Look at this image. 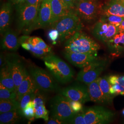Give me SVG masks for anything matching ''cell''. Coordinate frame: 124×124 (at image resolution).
<instances>
[{
    "label": "cell",
    "instance_id": "obj_1",
    "mask_svg": "<svg viewBox=\"0 0 124 124\" xmlns=\"http://www.w3.org/2000/svg\"><path fill=\"white\" fill-rule=\"evenodd\" d=\"M15 6L17 31L28 35L36 30L40 5H28L23 3Z\"/></svg>",
    "mask_w": 124,
    "mask_h": 124
},
{
    "label": "cell",
    "instance_id": "obj_2",
    "mask_svg": "<svg viewBox=\"0 0 124 124\" xmlns=\"http://www.w3.org/2000/svg\"><path fill=\"white\" fill-rule=\"evenodd\" d=\"M64 51L77 53L98 54L100 45L84 33L76 32L66 40L64 45Z\"/></svg>",
    "mask_w": 124,
    "mask_h": 124
},
{
    "label": "cell",
    "instance_id": "obj_3",
    "mask_svg": "<svg viewBox=\"0 0 124 124\" xmlns=\"http://www.w3.org/2000/svg\"><path fill=\"white\" fill-rule=\"evenodd\" d=\"M45 65L58 82L66 84L73 79L75 73L66 62L58 56L50 53L42 58Z\"/></svg>",
    "mask_w": 124,
    "mask_h": 124
},
{
    "label": "cell",
    "instance_id": "obj_4",
    "mask_svg": "<svg viewBox=\"0 0 124 124\" xmlns=\"http://www.w3.org/2000/svg\"><path fill=\"white\" fill-rule=\"evenodd\" d=\"M57 30L59 34V41L61 42L67 40L82 28L81 19L75 10L60 18L50 26Z\"/></svg>",
    "mask_w": 124,
    "mask_h": 124
},
{
    "label": "cell",
    "instance_id": "obj_5",
    "mask_svg": "<svg viewBox=\"0 0 124 124\" xmlns=\"http://www.w3.org/2000/svg\"><path fill=\"white\" fill-rule=\"evenodd\" d=\"M70 100L61 94L55 96L50 101L51 117L63 121L64 124H70L77 113L73 110Z\"/></svg>",
    "mask_w": 124,
    "mask_h": 124
},
{
    "label": "cell",
    "instance_id": "obj_6",
    "mask_svg": "<svg viewBox=\"0 0 124 124\" xmlns=\"http://www.w3.org/2000/svg\"><path fill=\"white\" fill-rule=\"evenodd\" d=\"M28 71L38 88L46 92L58 90V81L51 73L36 66H31L29 68Z\"/></svg>",
    "mask_w": 124,
    "mask_h": 124
},
{
    "label": "cell",
    "instance_id": "obj_7",
    "mask_svg": "<svg viewBox=\"0 0 124 124\" xmlns=\"http://www.w3.org/2000/svg\"><path fill=\"white\" fill-rule=\"evenodd\" d=\"M102 8L97 0H78L74 10L81 20L90 23L101 14Z\"/></svg>",
    "mask_w": 124,
    "mask_h": 124
},
{
    "label": "cell",
    "instance_id": "obj_8",
    "mask_svg": "<svg viewBox=\"0 0 124 124\" xmlns=\"http://www.w3.org/2000/svg\"><path fill=\"white\" fill-rule=\"evenodd\" d=\"M86 124H105L111 122L115 113L103 107L95 106L83 108Z\"/></svg>",
    "mask_w": 124,
    "mask_h": 124
},
{
    "label": "cell",
    "instance_id": "obj_9",
    "mask_svg": "<svg viewBox=\"0 0 124 124\" xmlns=\"http://www.w3.org/2000/svg\"><path fill=\"white\" fill-rule=\"evenodd\" d=\"M6 63L13 76L17 91L18 86L26 76L29 71L23 60L17 54L8 53L5 55Z\"/></svg>",
    "mask_w": 124,
    "mask_h": 124
},
{
    "label": "cell",
    "instance_id": "obj_10",
    "mask_svg": "<svg viewBox=\"0 0 124 124\" xmlns=\"http://www.w3.org/2000/svg\"><path fill=\"white\" fill-rule=\"evenodd\" d=\"M106 59L98 58L82 68L78 73L76 80L88 85L97 80L106 66Z\"/></svg>",
    "mask_w": 124,
    "mask_h": 124
},
{
    "label": "cell",
    "instance_id": "obj_11",
    "mask_svg": "<svg viewBox=\"0 0 124 124\" xmlns=\"http://www.w3.org/2000/svg\"><path fill=\"white\" fill-rule=\"evenodd\" d=\"M60 94L71 101H80L82 103L90 100L87 85L75 84L60 90Z\"/></svg>",
    "mask_w": 124,
    "mask_h": 124
},
{
    "label": "cell",
    "instance_id": "obj_12",
    "mask_svg": "<svg viewBox=\"0 0 124 124\" xmlns=\"http://www.w3.org/2000/svg\"><path fill=\"white\" fill-rule=\"evenodd\" d=\"M118 32L117 27L101 20L94 25L92 30L93 36L98 40L106 44Z\"/></svg>",
    "mask_w": 124,
    "mask_h": 124
},
{
    "label": "cell",
    "instance_id": "obj_13",
    "mask_svg": "<svg viewBox=\"0 0 124 124\" xmlns=\"http://www.w3.org/2000/svg\"><path fill=\"white\" fill-rule=\"evenodd\" d=\"M64 58L74 66L82 68L98 58V54L77 53L73 52L63 53Z\"/></svg>",
    "mask_w": 124,
    "mask_h": 124
},
{
    "label": "cell",
    "instance_id": "obj_14",
    "mask_svg": "<svg viewBox=\"0 0 124 124\" xmlns=\"http://www.w3.org/2000/svg\"><path fill=\"white\" fill-rule=\"evenodd\" d=\"M52 19V12L50 0H43L40 4L36 30L50 26Z\"/></svg>",
    "mask_w": 124,
    "mask_h": 124
},
{
    "label": "cell",
    "instance_id": "obj_15",
    "mask_svg": "<svg viewBox=\"0 0 124 124\" xmlns=\"http://www.w3.org/2000/svg\"><path fill=\"white\" fill-rule=\"evenodd\" d=\"M42 91L39 88L36 89V95L33 100L34 103L35 119H43L47 122L49 119V112L45 106L46 98L44 94L42 93Z\"/></svg>",
    "mask_w": 124,
    "mask_h": 124
},
{
    "label": "cell",
    "instance_id": "obj_16",
    "mask_svg": "<svg viewBox=\"0 0 124 124\" xmlns=\"http://www.w3.org/2000/svg\"><path fill=\"white\" fill-rule=\"evenodd\" d=\"M1 41V48L5 51H16L20 44L19 38L16 31L10 28L5 31Z\"/></svg>",
    "mask_w": 124,
    "mask_h": 124
},
{
    "label": "cell",
    "instance_id": "obj_17",
    "mask_svg": "<svg viewBox=\"0 0 124 124\" xmlns=\"http://www.w3.org/2000/svg\"><path fill=\"white\" fill-rule=\"evenodd\" d=\"M13 6L11 2L4 3L1 6L0 10V33L1 36L10 28L12 22Z\"/></svg>",
    "mask_w": 124,
    "mask_h": 124
},
{
    "label": "cell",
    "instance_id": "obj_18",
    "mask_svg": "<svg viewBox=\"0 0 124 124\" xmlns=\"http://www.w3.org/2000/svg\"><path fill=\"white\" fill-rule=\"evenodd\" d=\"M50 3L52 12V19L50 26L60 18L74 10L70 8L63 0H50Z\"/></svg>",
    "mask_w": 124,
    "mask_h": 124
},
{
    "label": "cell",
    "instance_id": "obj_19",
    "mask_svg": "<svg viewBox=\"0 0 124 124\" xmlns=\"http://www.w3.org/2000/svg\"><path fill=\"white\" fill-rule=\"evenodd\" d=\"M90 100L102 104H109L110 103L102 93L98 83V79L87 85Z\"/></svg>",
    "mask_w": 124,
    "mask_h": 124
},
{
    "label": "cell",
    "instance_id": "obj_20",
    "mask_svg": "<svg viewBox=\"0 0 124 124\" xmlns=\"http://www.w3.org/2000/svg\"><path fill=\"white\" fill-rule=\"evenodd\" d=\"M102 16L115 15L124 18V5L120 0H111L102 8Z\"/></svg>",
    "mask_w": 124,
    "mask_h": 124
},
{
    "label": "cell",
    "instance_id": "obj_21",
    "mask_svg": "<svg viewBox=\"0 0 124 124\" xmlns=\"http://www.w3.org/2000/svg\"><path fill=\"white\" fill-rule=\"evenodd\" d=\"M36 88H37V87L34 80L28 72L17 88L16 99L19 102L25 94Z\"/></svg>",
    "mask_w": 124,
    "mask_h": 124
},
{
    "label": "cell",
    "instance_id": "obj_22",
    "mask_svg": "<svg viewBox=\"0 0 124 124\" xmlns=\"http://www.w3.org/2000/svg\"><path fill=\"white\" fill-rule=\"evenodd\" d=\"M19 41L20 44H21L23 42L27 41L33 45V46L37 49L43 50L49 53H53L52 47L48 46L45 42L43 40L38 37H31L24 35L19 38Z\"/></svg>",
    "mask_w": 124,
    "mask_h": 124
},
{
    "label": "cell",
    "instance_id": "obj_23",
    "mask_svg": "<svg viewBox=\"0 0 124 124\" xmlns=\"http://www.w3.org/2000/svg\"><path fill=\"white\" fill-rule=\"evenodd\" d=\"M0 84L10 90L16 91L13 76L7 63L0 68Z\"/></svg>",
    "mask_w": 124,
    "mask_h": 124
},
{
    "label": "cell",
    "instance_id": "obj_24",
    "mask_svg": "<svg viewBox=\"0 0 124 124\" xmlns=\"http://www.w3.org/2000/svg\"><path fill=\"white\" fill-rule=\"evenodd\" d=\"M111 50L116 53L124 50V32L119 31L107 43Z\"/></svg>",
    "mask_w": 124,
    "mask_h": 124
},
{
    "label": "cell",
    "instance_id": "obj_25",
    "mask_svg": "<svg viewBox=\"0 0 124 124\" xmlns=\"http://www.w3.org/2000/svg\"><path fill=\"white\" fill-rule=\"evenodd\" d=\"M22 117L18 109L0 113V123L1 124H15L18 122Z\"/></svg>",
    "mask_w": 124,
    "mask_h": 124
},
{
    "label": "cell",
    "instance_id": "obj_26",
    "mask_svg": "<svg viewBox=\"0 0 124 124\" xmlns=\"http://www.w3.org/2000/svg\"><path fill=\"white\" fill-rule=\"evenodd\" d=\"M19 107V102L17 99L0 100V113L17 110Z\"/></svg>",
    "mask_w": 124,
    "mask_h": 124
},
{
    "label": "cell",
    "instance_id": "obj_27",
    "mask_svg": "<svg viewBox=\"0 0 124 124\" xmlns=\"http://www.w3.org/2000/svg\"><path fill=\"white\" fill-rule=\"evenodd\" d=\"M98 80L100 87L102 90V93H103L104 96L109 102L111 103L112 102L113 97L109 91L111 84L108 81V77L107 76L98 77Z\"/></svg>",
    "mask_w": 124,
    "mask_h": 124
},
{
    "label": "cell",
    "instance_id": "obj_28",
    "mask_svg": "<svg viewBox=\"0 0 124 124\" xmlns=\"http://www.w3.org/2000/svg\"><path fill=\"white\" fill-rule=\"evenodd\" d=\"M21 45L23 49L29 51L34 56L37 58H40L42 59L46 56L51 53H47L43 50L36 48L35 47L33 46V45L31 44V43L27 41H25L21 43Z\"/></svg>",
    "mask_w": 124,
    "mask_h": 124
},
{
    "label": "cell",
    "instance_id": "obj_29",
    "mask_svg": "<svg viewBox=\"0 0 124 124\" xmlns=\"http://www.w3.org/2000/svg\"><path fill=\"white\" fill-rule=\"evenodd\" d=\"M36 89L34 90L31 91L30 92L25 94L19 101V107L18 110L20 115L22 117V112L23 110L26 107L30 102L33 100L34 98H35Z\"/></svg>",
    "mask_w": 124,
    "mask_h": 124
},
{
    "label": "cell",
    "instance_id": "obj_30",
    "mask_svg": "<svg viewBox=\"0 0 124 124\" xmlns=\"http://www.w3.org/2000/svg\"><path fill=\"white\" fill-rule=\"evenodd\" d=\"M17 92L10 90L0 84V100L16 99Z\"/></svg>",
    "mask_w": 124,
    "mask_h": 124
},
{
    "label": "cell",
    "instance_id": "obj_31",
    "mask_svg": "<svg viewBox=\"0 0 124 124\" xmlns=\"http://www.w3.org/2000/svg\"><path fill=\"white\" fill-rule=\"evenodd\" d=\"M23 117L28 120H33L35 119L34 103L33 101H31L24 108L22 112Z\"/></svg>",
    "mask_w": 124,
    "mask_h": 124
},
{
    "label": "cell",
    "instance_id": "obj_32",
    "mask_svg": "<svg viewBox=\"0 0 124 124\" xmlns=\"http://www.w3.org/2000/svg\"><path fill=\"white\" fill-rule=\"evenodd\" d=\"M124 19V18L115 15L102 16L100 20L113 24L116 27L119 26Z\"/></svg>",
    "mask_w": 124,
    "mask_h": 124
},
{
    "label": "cell",
    "instance_id": "obj_33",
    "mask_svg": "<svg viewBox=\"0 0 124 124\" xmlns=\"http://www.w3.org/2000/svg\"><path fill=\"white\" fill-rule=\"evenodd\" d=\"M108 80L111 85L118 84L124 88V76L118 75H110L108 77Z\"/></svg>",
    "mask_w": 124,
    "mask_h": 124
},
{
    "label": "cell",
    "instance_id": "obj_34",
    "mask_svg": "<svg viewBox=\"0 0 124 124\" xmlns=\"http://www.w3.org/2000/svg\"><path fill=\"white\" fill-rule=\"evenodd\" d=\"M72 124H86L83 111L77 113L70 123Z\"/></svg>",
    "mask_w": 124,
    "mask_h": 124
},
{
    "label": "cell",
    "instance_id": "obj_35",
    "mask_svg": "<svg viewBox=\"0 0 124 124\" xmlns=\"http://www.w3.org/2000/svg\"><path fill=\"white\" fill-rule=\"evenodd\" d=\"M48 36L50 40L53 42V44H56L57 43V41L59 39V37L58 31L55 29L52 28L48 32Z\"/></svg>",
    "mask_w": 124,
    "mask_h": 124
},
{
    "label": "cell",
    "instance_id": "obj_36",
    "mask_svg": "<svg viewBox=\"0 0 124 124\" xmlns=\"http://www.w3.org/2000/svg\"><path fill=\"white\" fill-rule=\"evenodd\" d=\"M70 106L73 110L75 113H79L83 109L82 103L77 101H71L70 100Z\"/></svg>",
    "mask_w": 124,
    "mask_h": 124
},
{
    "label": "cell",
    "instance_id": "obj_37",
    "mask_svg": "<svg viewBox=\"0 0 124 124\" xmlns=\"http://www.w3.org/2000/svg\"><path fill=\"white\" fill-rule=\"evenodd\" d=\"M46 124H64V123L60 120H58L54 117H51V118L49 119L46 122Z\"/></svg>",
    "mask_w": 124,
    "mask_h": 124
},
{
    "label": "cell",
    "instance_id": "obj_38",
    "mask_svg": "<svg viewBox=\"0 0 124 124\" xmlns=\"http://www.w3.org/2000/svg\"><path fill=\"white\" fill-rule=\"evenodd\" d=\"M67 5L71 9L74 10L75 4L78 0H63Z\"/></svg>",
    "mask_w": 124,
    "mask_h": 124
},
{
    "label": "cell",
    "instance_id": "obj_39",
    "mask_svg": "<svg viewBox=\"0 0 124 124\" xmlns=\"http://www.w3.org/2000/svg\"><path fill=\"white\" fill-rule=\"evenodd\" d=\"M28 5H40L39 0H25L23 3Z\"/></svg>",
    "mask_w": 124,
    "mask_h": 124
},
{
    "label": "cell",
    "instance_id": "obj_40",
    "mask_svg": "<svg viewBox=\"0 0 124 124\" xmlns=\"http://www.w3.org/2000/svg\"><path fill=\"white\" fill-rule=\"evenodd\" d=\"M6 57L5 55H4L2 53H0V68L3 67L6 64Z\"/></svg>",
    "mask_w": 124,
    "mask_h": 124
},
{
    "label": "cell",
    "instance_id": "obj_41",
    "mask_svg": "<svg viewBox=\"0 0 124 124\" xmlns=\"http://www.w3.org/2000/svg\"><path fill=\"white\" fill-rule=\"evenodd\" d=\"M8 1L11 2L13 5H17L21 4L24 2L25 0H8Z\"/></svg>",
    "mask_w": 124,
    "mask_h": 124
},
{
    "label": "cell",
    "instance_id": "obj_42",
    "mask_svg": "<svg viewBox=\"0 0 124 124\" xmlns=\"http://www.w3.org/2000/svg\"><path fill=\"white\" fill-rule=\"evenodd\" d=\"M118 28L119 31L124 32V19L120 23V25L118 27Z\"/></svg>",
    "mask_w": 124,
    "mask_h": 124
},
{
    "label": "cell",
    "instance_id": "obj_43",
    "mask_svg": "<svg viewBox=\"0 0 124 124\" xmlns=\"http://www.w3.org/2000/svg\"><path fill=\"white\" fill-rule=\"evenodd\" d=\"M120 0L124 5V0Z\"/></svg>",
    "mask_w": 124,
    "mask_h": 124
},
{
    "label": "cell",
    "instance_id": "obj_44",
    "mask_svg": "<svg viewBox=\"0 0 124 124\" xmlns=\"http://www.w3.org/2000/svg\"><path fill=\"white\" fill-rule=\"evenodd\" d=\"M122 114L124 115V108L123 109V110L122 111Z\"/></svg>",
    "mask_w": 124,
    "mask_h": 124
},
{
    "label": "cell",
    "instance_id": "obj_45",
    "mask_svg": "<svg viewBox=\"0 0 124 124\" xmlns=\"http://www.w3.org/2000/svg\"><path fill=\"white\" fill-rule=\"evenodd\" d=\"M43 0H39V2H40V4L41 3V2Z\"/></svg>",
    "mask_w": 124,
    "mask_h": 124
},
{
    "label": "cell",
    "instance_id": "obj_46",
    "mask_svg": "<svg viewBox=\"0 0 124 124\" xmlns=\"http://www.w3.org/2000/svg\"></svg>",
    "mask_w": 124,
    "mask_h": 124
}]
</instances>
